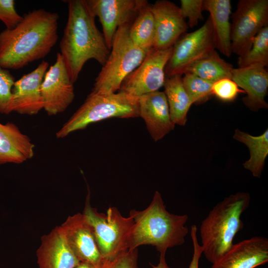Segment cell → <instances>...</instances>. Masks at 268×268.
Wrapping results in <instances>:
<instances>
[{
    "label": "cell",
    "instance_id": "cell-1",
    "mask_svg": "<svg viewBox=\"0 0 268 268\" xmlns=\"http://www.w3.org/2000/svg\"><path fill=\"white\" fill-rule=\"evenodd\" d=\"M56 12L43 8L25 13L11 29L0 33V66L6 69H19L45 57L58 39Z\"/></svg>",
    "mask_w": 268,
    "mask_h": 268
},
{
    "label": "cell",
    "instance_id": "cell-2",
    "mask_svg": "<svg viewBox=\"0 0 268 268\" xmlns=\"http://www.w3.org/2000/svg\"><path fill=\"white\" fill-rule=\"evenodd\" d=\"M66 1L68 4V17L60 43V53L74 83L89 60L94 59L103 67L110 50L96 26L95 16L86 0Z\"/></svg>",
    "mask_w": 268,
    "mask_h": 268
},
{
    "label": "cell",
    "instance_id": "cell-3",
    "mask_svg": "<svg viewBox=\"0 0 268 268\" xmlns=\"http://www.w3.org/2000/svg\"><path fill=\"white\" fill-rule=\"evenodd\" d=\"M129 216L133 219V225L128 238V249L150 245L155 247L160 255H165L169 248L183 244L189 232L185 225L188 215L168 212L158 191L155 192L152 201L145 209H132Z\"/></svg>",
    "mask_w": 268,
    "mask_h": 268
},
{
    "label": "cell",
    "instance_id": "cell-4",
    "mask_svg": "<svg viewBox=\"0 0 268 268\" xmlns=\"http://www.w3.org/2000/svg\"><path fill=\"white\" fill-rule=\"evenodd\" d=\"M250 200L248 193L231 194L218 202L201 221V246L209 262L218 260L233 245L236 235L243 228L241 216L249 206Z\"/></svg>",
    "mask_w": 268,
    "mask_h": 268
},
{
    "label": "cell",
    "instance_id": "cell-5",
    "mask_svg": "<svg viewBox=\"0 0 268 268\" xmlns=\"http://www.w3.org/2000/svg\"><path fill=\"white\" fill-rule=\"evenodd\" d=\"M139 117L138 98L123 91L109 94L90 93L85 101L57 132L64 138L71 133L86 128L89 125L112 118Z\"/></svg>",
    "mask_w": 268,
    "mask_h": 268
},
{
    "label": "cell",
    "instance_id": "cell-6",
    "mask_svg": "<svg viewBox=\"0 0 268 268\" xmlns=\"http://www.w3.org/2000/svg\"><path fill=\"white\" fill-rule=\"evenodd\" d=\"M131 23L117 29L108 58L96 77L91 93H116L120 89L124 79L139 66L145 57L148 51L136 46L129 37Z\"/></svg>",
    "mask_w": 268,
    "mask_h": 268
},
{
    "label": "cell",
    "instance_id": "cell-7",
    "mask_svg": "<svg viewBox=\"0 0 268 268\" xmlns=\"http://www.w3.org/2000/svg\"><path fill=\"white\" fill-rule=\"evenodd\" d=\"M88 191L82 214L93 233L99 250L105 260H111L128 249V241L133 225L131 217L122 216L115 207L106 213L98 212L90 204Z\"/></svg>",
    "mask_w": 268,
    "mask_h": 268
},
{
    "label": "cell",
    "instance_id": "cell-8",
    "mask_svg": "<svg viewBox=\"0 0 268 268\" xmlns=\"http://www.w3.org/2000/svg\"><path fill=\"white\" fill-rule=\"evenodd\" d=\"M231 18L232 52L241 57L250 49L260 31L268 25V0H240Z\"/></svg>",
    "mask_w": 268,
    "mask_h": 268
},
{
    "label": "cell",
    "instance_id": "cell-9",
    "mask_svg": "<svg viewBox=\"0 0 268 268\" xmlns=\"http://www.w3.org/2000/svg\"><path fill=\"white\" fill-rule=\"evenodd\" d=\"M215 49L212 24L208 17L200 28L183 34L174 44L165 67V77L183 75L191 66Z\"/></svg>",
    "mask_w": 268,
    "mask_h": 268
},
{
    "label": "cell",
    "instance_id": "cell-10",
    "mask_svg": "<svg viewBox=\"0 0 268 268\" xmlns=\"http://www.w3.org/2000/svg\"><path fill=\"white\" fill-rule=\"evenodd\" d=\"M172 49L173 47L165 50H149L139 66L124 79L119 90L137 98L158 91L163 86L165 67Z\"/></svg>",
    "mask_w": 268,
    "mask_h": 268
},
{
    "label": "cell",
    "instance_id": "cell-11",
    "mask_svg": "<svg viewBox=\"0 0 268 268\" xmlns=\"http://www.w3.org/2000/svg\"><path fill=\"white\" fill-rule=\"evenodd\" d=\"M93 14L99 18L106 43L111 50L120 26L133 22L145 0H86Z\"/></svg>",
    "mask_w": 268,
    "mask_h": 268
},
{
    "label": "cell",
    "instance_id": "cell-12",
    "mask_svg": "<svg viewBox=\"0 0 268 268\" xmlns=\"http://www.w3.org/2000/svg\"><path fill=\"white\" fill-rule=\"evenodd\" d=\"M73 84L62 55L58 53L56 61L46 71L41 86L43 109L49 115L63 112L72 103L75 96Z\"/></svg>",
    "mask_w": 268,
    "mask_h": 268
},
{
    "label": "cell",
    "instance_id": "cell-13",
    "mask_svg": "<svg viewBox=\"0 0 268 268\" xmlns=\"http://www.w3.org/2000/svg\"><path fill=\"white\" fill-rule=\"evenodd\" d=\"M60 226L69 247L80 262L97 268L102 267L106 260L82 213L69 216Z\"/></svg>",
    "mask_w": 268,
    "mask_h": 268
},
{
    "label": "cell",
    "instance_id": "cell-14",
    "mask_svg": "<svg viewBox=\"0 0 268 268\" xmlns=\"http://www.w3.org/2000/svg\"><path fill=\"white\" fill-rule=\"evenodd\" d=\"M150 7L155 23L153 48L165 50L173 47L188 28L180 7L167 0H157Z\"/></svg>",
    "mask_w": 268,
    "mask_h": 268
},
{
    "label": "cell",
    "instance_id": "cell-15",
    "mask_svg": "<svg viewBox=\"0 0 268 268\" xmlns=\"http://www.w3.org/2000/svg\"><path fill=\"white\" fill-rule=\"evenodd\" d=\"M49 66L43 61L31 72L15 81L12 89L11 111L34 115L44 109L41 86Z\"/></svg>",
    "mask_w": 268,
    "mask_h": 268
},
{
    "label": "cell",
    "instance_id": "cell-16",
    "mask_svg": "<svg viewBox=\"0 0 268 268\" xmlns=\"http://www.w3.org/2000/svg\"><path fill=\"white\" fill-rule=\"evenodd\" d=\"M268 262V238L254 236L233 244L211 268H255Z\"/></svg>",
    "mask_w": 268,
    "mask_h": 268
},
{
    "label": "cell",
    "instance_id": "cell-17",
    "mask_svg": "<svg viewBox=\"0 0 268 268\" xmlns=\"http://www.w3.org/2000/svg\"><path fill=\"white\" fill-rule=\"evenodd\" d=\"M139 115L144 121L152 138L157 141L173 131L171 120L164 92L156 91L138 97Z\"/></svg>",
    "mask_w": 268,
    "mask_h": 268
},
{
    "label": "cell",
    "instance_id": "cell-18",
    "mask_svg": "<svg viewBox=\"0 0 268 268\" xmlns=\"http://www.w3.org/2000/svg\"><path fill=\"white\" fill-rule=\"evenodd\" d=\"M231 79L246 93L242 100L251 111L257 112L268 108L265 99L268 89V72L266 67L255 65L233 68Z\"/></svg>",
    "mask_w": 268,
    "mask_h": 268
},
{
    "label": "cell",
    "instance_id": "cell-19",
    "mask_svg": "<svg viewBox=\"0 0 268 268\" xmlns=\"http://www.w3.org/2000/svg\"><path fill=\"white\" fill-rule=\"evenodd\" d=\"M36 256L39 268H76L80 263L69 247L60 226L41 237Z\"/></svg>",
    "mask_w": 268,
    "mask_h": 268
},
{
    "label": "cell",
    "instance_id": "cell-20",
    "mask_svg": "<svg viewBox=\"0 0 268 268\" xmlns=\"http://www.w3.org/2000/svg\"><path fill=\"white\" fill-rule=\"evenodd\" d=\"M35 145L14 124L0 123V165L21 164L32 158Z\"/></svg>",
    "mask_w": 268,
    "mask_h": 268
},
{
    "label": "cell",
    "instance_id": "cell-21",
    "mask_svg": "<svg viewBox=\"0 0 268 268\" xmlns=\"http://www.w3.org/2000/svg\"><path fill=\"white\" fill-rule=\"evenodd\" d=\"M203 10L209 13L216 49L225 56L230 57L232 53L230 21L231 1L203 0Z\"/></svg>",
    "mask_w": 268,
    "mask_h": 268
},
{
    "label": "cell",
    "instance_id": "cell-22",
    "mask_svg": "<svg viewBox=\"0 0 268 268\" xmlns=\"http://www.w3.org/2000/svg\"><path fill=\"white\" fill-rule=\"evenodd\" d=\"M163 86L171 120L175 125L185 126L193 103L184 87L182 75L166 77Z\"/></svg>",
    "mask_w": 268,
    "mask_h": 268
},
{
    "label": "cell",
    "instance_id": "cell-23",
    "mask_svg": "<svg viewBox=\"0 0 268 268\" xmlns=\"http://www.w3.org/2000/svg\"><path fill=\"white\" fill-rule=\"evenodd\" d=\"M233 137L245 144L249 149L250 158L243 163L244 167L250 171L254 177L260 178L268 155V129L258 136L236 129Z\"/></svg>",
    "mask_w": 268,
    "mask_h": 268
},
{
    "label": "cell",
    "instance_id": "cell-24",
    "mask_svg": "<svg viewBox=\"0 0 268 268\" xmlns=\"http://www.w3.org/2000/svg\"><path fill=\"white\" fill-rule=\"evenodd\" d=\"M233 69L232 65L221 58L215 50L193 64L186 72L193 73L203 79L214 83L223 78L231 79Z\"/></svg>",
    "mask_w": 268,
    "mask_h": 268
},
{
    "label": "cell",
    "instance_id": "cell-25",
    "mask_svg": "<svg viewBox=\"0 0 268 268\" xmlns=\"http://www.w3.org/2000/svg\"><path fill=\"white\" fill-rule=\"evenodd\" d=\"M129 37L136 46L149 51L153 48L155 36V23L148 3L138 11L129 31Z\"/></svg>",
    "mask_w": 268,
    "mask_h": 268
},
{
    "label": "cell",
    "instance_id": "cell-26",
    "mask_svg": "<svg viewBox=\"0 0 268 268\" xmlns=\"http://www.w3.org/2000/svg\"><path fill=\"white\" fill-rule=\"evenodd\" d=\"M238 67L260 65H268V25L262 28L255 37L250 49L244 55L238 57Z\"/></svg>",
    "mask_w": 268,
    "mask_h": 268
},
{
    "label": "cell",
    "instance_id": "cell-27",
    "mask_svg": "<svg viewBox=\"0 0 268 268\" xmlns=\"http://www.w3.org/2000/svg\"><path fill=\"white\" fill-rule=\"evenodd\" d=\"M182 82L193 104L204 103L213 96L212 92L213 83L203 79L193 73H185L182 77Z\"/></svg>",
    "mask_w": 268,
    "mask_h": 268
},
{
    "label": "cell",
    "instance_id": "cell-28",
    "mask_svg": "<svg viewBox=\"0 0 268 268\" xmlns=\"http://www.w3.org/2000/svg\"><path fill=\"white\" fill-rule=\"evenodd\" d=\"M14 77L9 70L0 66V113L8 114L11 111L12 89Z\"/></svg>",
    "mask_w": 268,
    "mask_h": 268
},
{
    "label": "cell",
    "instance_id": "cell-29",
    "mask_svg": "<svg viewBox=\"0 0 268 268\" xmlns=\"http://www.w3.org/2000/svg\"><path fill=\"white\" fill-rule=\"evenodd\" d=\"M213 96L223 102H232L238 95L245 92L240 89L235 82L230 78H223L213 83L212 86Z\"/></svg>",
    "mask_w": 268,
    "mask_h": 268
},
{
    "label": "cell",
    "instance_id": "cell-30",
    "mask_svg": "<svg viewBox=\"0 0 268 268\" xmlns=\"http://www.w3.org/2000/svg\"><path fill=\"white\" fill-rule=\"evenodd\" d=\"M203 0H181L179 7L184 18L188 19V25L191 28L197 26L199 21L203 19Z\"/></svg>",
    "mask_w": 268,
    "mask_h": 268
},
{
    "label": "cell",
    "instance_id": "cell-31",
    "mask_svg": "<svg viewBox=\"0 0 268 268\" xmlns=\"http://www.w3.org/2000/svg\"><path fill=\"white\" fill-rule=\"evenodd\" d=\"M137 249H128L111 260H106L101 268H138Z\"/></svg>",
    "mask_w": 268,
    "mask_h": 268
},
{
    "label": "cell",
    "instance_id": "cell-32",
    "mask_svg": "<svg viewBox=\"0 0 268 268\" xmlns=\"http://www.w3.org/2000/svg\"><path fill=\"white\" fill-rule=\"evenodd\" d=\"M23 16L16 10L13 0H0V20L4 24L6 28L11 29L22 20Z\"/></svg>",
    "mask_w": 268,
    "mask_h": 268
},
{
    "label": "cell",
    "instance_id": "cell-33",
    "mask_svg": "<svg viewBox=\"0 0 268 268\" xmlns=\"http://www.w3.org/2000/svg\"><path fill=\"white\" fill-rule=\"evenodd\" d=\"M196 225H193L191 228V237L193 243V254L189 268H199V261L202 254V248L199 243Z\"/></svg>",
    "mask_w": 268,
    "mask_h": 268
},
{
    "label": "cell",
    "instance_id": "cell-34",
    "mask_svg": "<svg viewBox=\"0 0 268 268\" xmlns=\"http://www.w3.org/2000/svg\"><path fill=\"white\" fill-rule=\"evenodd\" d=\"M150 265L152 268H171L166 263L165 255H160L159 263L157 265L155 266L151 264Z\"/></svg>",
    "mask_w": 268,
    "mask_h": 268
},
{
    "label": "cell",
    "instance_id": "cell-35",
    "mask_svg": "<svg viewBox=\"0 0 268 268\" xmlns=\"http://www.w3.org/2000/svg\"><path fill=\"white\" fill-rule=\"evenodd\" d=\"M76 268H97L92 265L84 263H80Z\"/></svg>",
    "mask_w": 268,
    "mask_h": 268
}]
</instances>
